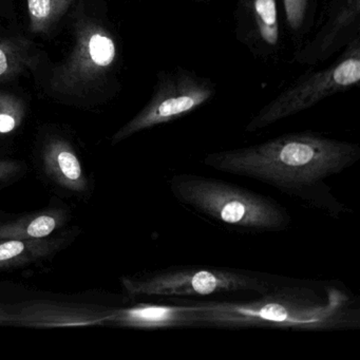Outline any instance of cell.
I'll use <instances>...</instances> for the list:
<instances>
[{"label":"cell","instance_id":"obj_13","mask_svg":"<svg viewBox=\"0 0 360 360\" xmlns=\"http://www.w3.org/2000/svg\"><path fill=\"white\" fill-rule=\"evenodd\" d=\"M64 242V239L48 237L33 240H0V269L43 260L58 252Z\"/></svg>","mask_w":360,"mask_h":360},{"label":"cell","instance_id":"obj_16","mask_svg":"<svg viewBox=\"0 0 360 360\" xmlns=\"http://www.w3.org/2000/svg\"><path fill=\"white\" fill-rule=\"evenodd\" d=\"M75 0H27L29 26L34 34H47Z\"/></svg>","mask_w":360,"mask_h":360},{"label":"cell","instance_id":"obj_12","mask_svg":"<svg viewBox=\"0 0 360 360\" xmlns=\"http://www.w3.org/2000/svg\"><path fill=\"white\" fill-rule=\"evenodd\" d=\"M66 219L64 210L50 208L11 222L0 223V240L43 239L62 227Z\"/></svg>","mask_w":360,"mask_h":360},{"label":"cell","instance_id":"obj_4","mask_svg":"<svg viewBox=\"0 0 360 360\" xmlns=\"http://www.w3.org/2000/svg\"><path fill=\"white\" fill-rule=\"evenodd\" d=\"M122 285L131 298H208L226 295H258L273 282L254 271L210 265H174L134 276H125Z\"/></svg>","mask_w":360,"mask_h":360},{"label":"cell","instance_id":"obj_3","mask_svg":"<svg viewBox=\"0 0 360 360\" xmlns=\"http://www.w3.org/2000/svg\"><path fill=\"white\" fill-rule=\"evenodd\" d=\"M170 193L185 210L235 233H281L292 217L273 198L233 183L195 174H174Z\"/></svg>","mask_w":360,"mask_h":360},{"label":"cell","instance_id":"obj_18","mask_svg":"<svg viewBox=\"0 0 360 360\" xmlns=\"http://www.w3.org/2000/svg\"><path fill=\"white\" fill-rule=\"evenodd\" d=\"M20 165L16 162L0 159V181L7 180L20 172Z\"/></svg>","mask_w":360,"mask_h":360},{"label":"cell","instance_id":"obj_14","mask_svg":"<svg viewBox=\"0 0 360 360\" xmlns=\"http://www.w3.org/2000/svg\"><path fill=\"white\" fill-rule=\"evenodd\" d=\"M318 4L319 0H279L284 30L294 51L303 45L315 29Z\"/></svg>","mask_w":360,"mask_h":360},{"label":"cell","instance_id":"obj_8","mask_svg":"<svg viewBox=\"0 0 360 360\" xmlns=\"http://www.w3.org/2000/svg\"><path fill=\"white\" fill-rule=\"evenodd\" d=\"M235 37L257 60L279 62L285 47L279 0H238Z\"/></svg>","mask_w":360,"mask_h":360},{"label":"cell","instance_id":"obj_5","mask_svg":"<svg viewBox=\"0 0 360 360\" xmlns=\"http://www.w3.org/2000/svg\"><path fill=\"white\" fill-rule=\"evenodd\" d=\"M360 82V37L345 46L335 62L311 68L261 107L246 124L248 134L260 131L278 122L313 108L326 98L347 91Z\"/></svg>","mask_w":360,"mask_h":360},{"label":"cell","instance_id":"obj_20","mask_svg":"<svg viewBox=\"0 0 360 360\" xmlns=\"http://www.w3.org/2000/svg\"><path fill=\"white\" fill-rule=\"evenodd\" d=\"M189 1H193V3H210V1H212V0H189Z\"/></svg>","mask_w":360,"mask_h":360},{"label":"cell","instance_id":"obj_15","mask_svg":"<svg viewBox=\"0 0 360 360\" xmlns=\"http://www.w3.org/2000/svg\"><path fill=\"white\" fill-rule=\"evenodd\" d=\"M33 62L30 41L20 37H0V82L14 79Z\"/></svg>","mask_w":360,"mask_h":360},{"label":"cell","instance_id":"obj_6","mask_svg":"<svg viewBox=\"0 0 360 360\" xmlns=\"http://www.w3.org/2000/svg\"><path fill=\"white\" fill-rule=\"evenodd\" d=\"M119 58V46L111 31L91 18H79L75 25L72 50L54 69L50 88L62 96H86L110 81Z\"/></svg>","mask_w":360,"mask_h":360},{"label":"cell","instance_id":"obj_2","mask_svg":"<svg viewBox=\"0 0 360 360\" xmlns=\"http://www.w3.org/2000/svg\"><path fill=\"white\" fill-rule=\"evenodd\" d=\"M360 326L359 299L337 281L273 284L250 300L204 301L202 328L337 332Z\"/></svg>","mask_w":360,"mask_h":360},{"label":"cell","instance_id":"obj_11","mask_svg":"<svg viewBox=\"0 0 360 360\" xmlns=\"http://www.w3.org/2000/svg\"><path fill=\"white\" fill-rule=\"evenodd\" d=\"M43 162L45 172L56 184L75 193L87 189L88 181L81 162L68 141L62 138L48 141L44 147Z\"/></svg>","mask_w":360,"mask_h":360},{"label":"cell","instance_id":"obj_7","mask_svg":"<svg viewBox=\"0 0 360 360\" xmlns=\"http://www.w3.org/2000/svg\"><path fill=\"white\" fill-rule=\"evenodd\" d=\"M218 92L212 79L191 69L176 67L158 73L147 104L112 136V144L139 132L182 119L210 102Z\"/></svg>","mask_w":360,"mask_h":360},{"label":"cell","instance_id":"obj_17","mask_svg":"<svg viewBox=\"0 0 360 360\" xmlns=\"http://www.w3.org/2000/svg\"><path fill=\"white\" fill-rule=\"evenodd\" d=\"M26 117V105L18 96L0 92V136L12 134L20 128Z\"/></svg>","mask_w":360,"mask_h":360},{"label":"cell","instance_id":"obj_19","mask_svg":"<svg viewBox=\"0 0 360 360\" xmlns=\"http://www.w3.org/2000/svg\"><path fill=\"white\" fill-rule=\"evenodd\" d=\"M14 323V315L0 309V324Z\"/></svg>","mask_w":360,"mask_h":360},{"label":"cell","instance_id":"obj_10","mask_svg":"<svg viewBox=\"0 0 360 360\" xmlns=\"http://www.w3.org/2000/svg\"><path fill=\"white\" fill-rule=\"evenodd\" d=\"M204 301L193 303L142 302L110 309L107 323L139 330L202 328Z\"/></svg>","mask_w":360,"mask_h":360},{"label":"cell","instance_id":"obj_1","mask_svg":"<svg viewBox=\"0 0 360 360\" xmlns=\"http://www.w3.org/2000/svg\"><path fill=\"white\" fill-rule=\"evenodd\" d=\"M359 160L358 143L301 131L207 153L203 164L217 172L259 181L339 220L352 210L335 197L328 180L353 167Z\"/></svg>","mask_w":360,"mask_h":360},{"label":"cell","instance_id":"obj_9","mask_svg":"<svg viewBox=\"0 0 360 360\" xmlns=\"http://www.w3.org/2000/svg\"><path fill=\"white\" fill-rule=\"evenodd\" d=\"M358 37H360V0H328L319 26L294 51L292 62L309 67L318 66Z\"/></svg>","mask_w":360,"mask_h":360}]
</instances>
